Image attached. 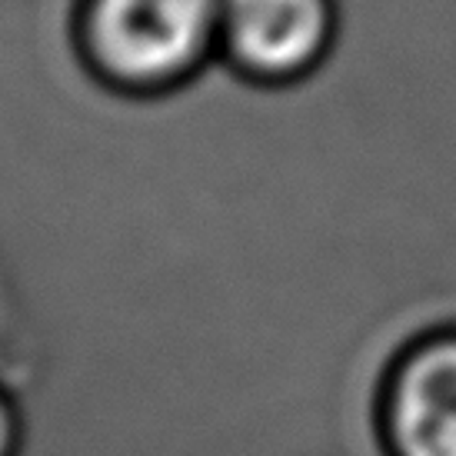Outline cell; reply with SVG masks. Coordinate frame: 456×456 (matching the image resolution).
Returning a JSON list of instances; mask_svg holds the SVG:
<instances>
[{"label":"cell","mask_w":456,"mask_h":456,"mask_svg":"<svg viewBox=\"0 0 456 456\" xmlns=\"http://www.w3.org/2000/svg\"><path fill=\"white\" fill-rule=\"evenodd\" d=\"M84 37L117 84L164 87L214 51L220 0H87Z\"/></svg>","instance_id":"1"},{"label":"cell","mask_w":456,"mask_h":456,"mask_svg":"<svg viewBox=\"0 0 456 456\" xmlns=\"http://www.w3.org/2000/svg\"><path fill=\"white\" fill-rule=\"evenodd\" d=\"M333 37V0H220V47L256 77L304 74Z\"/></svg>","instance_id":"2"},{"label":"cell","mask_w":456,"mask_h":456,"mask_svg":"<svg viewBox=\"0 0 456 456\" xmlns=\"http://www.w3.org/2000/svg\"><path fill=\"white\" fill-rule=\"evenodd\" d=\"M387 433L396 456H456V333L403 356L387 396Z\"/></svg>","instance_id":"3"},{"label":"cell","mask_w":456,"mask_h":456,"mask_svg":"<svg viewBox=\"0 0 456 456\" xmlns=\"http://www.w3.org/2000/svg\"><path fill=\"white\" fill-rule=\"evenodd\" d=\"M13 446V413L11 406L0 400V456H7Z\"/></svg>","instance_id":"4"}]
</instances>
